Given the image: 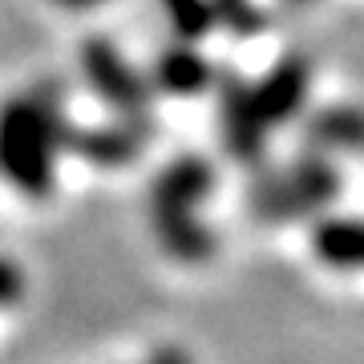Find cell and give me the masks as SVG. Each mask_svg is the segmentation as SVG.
Here are the masks:
<instances>
[{"label": "cell", "instance_id": "obj_1", "mask_svg": "<svg viewBox=\"0 0 364 364\" xmlns=\"http://www.w3.org/2000/svg\"><path fill=\"white\" fill-rule=\"evenodd\" d=\"M61 109L49 97H13L0 105V174L16 191L45 198L61 150Z\"/></svg>", "mask_w": 364, "mask_h": 364}, {"label": "cell", "instance_id": "obj_6", "mask_svg": "<svg viewBox=\"0 0 364 364\" xmlns=\"http://www.w3.org/2000/svg\"><path fill=\"white\" fill-rule=\"evenodd\" d=\"M61 150H77L97 166H117L130 162L142 150V117H126L122 126H105V130H77L61 122Z\"/></svg>", "mask_w": 364, "mask_h": 364}, {"label": "cell", "instance_id": "obj_2", "mask_svg": "<svg viewBox=\"0 0 364 364\" xmlns=\"http://www.w3.org/2000/svg\"><path fill=\"white\" fill-rule=\"evenodd\" d=\"M210 186H215V170L195 154L174 158L154 182V195H150L154 235L158 243L182 263H203L215 251L210 231L195 219V207L207 198Z\"/></svg>", "mask_w": 364, "mask_h": 364}, {"label": "cell", "instance_id": "obj_11", "mask_svg": "<svg viewBox=\"0 0 364 364\" xmlns=\"http://www.w3.org/2000/svg\"><path fill=\"white\" fill-rule=\"evenodd\" d=\"M162 4H166L170 25H174V33H178L182 41L207 37L210 28L219 25V21H215V9H210V0H162Z\"/></svg>", "mask_w": 364, "mask_h": 364}, {"label": "cell", "instance_id": "obj_5", "mask_svg": "<svg viewBox=\"0 0 364 364\" xmlns=\"http://www.w3.org/2000/svg\"><path fill=\"white\" fill-rule=\"evenodd\" d=\"M223 102V134H227V150H231L239 162H255L263 154V134H267V117L259 109V97H255V85L239 77H223L219 90Z\"/></svg>", "mask_w": 364, "mask_h": 364}, {"label": "cell", "instance_id": "obj_3", "mask_svg": "<svg viewBox=\"0 0 364 364\" xmlns=\"http://www.w3.org/2000/svg\"><path fill=\"white\" fill-rule=\"evenodd\" d=\"M340 191V174L332 170L324 154H304L299 162L284 170V174H272L267 182L255 186V210L263 219H296L304 210H316L332 203Z\"/></svg>", "mask_w": 364, "mask_h": 364}, {"label": "cell", "instance_id": "obj_13", "mask_svg": "<svg viewBox=\"0 0 364 364\" xmlns=\"http://www.w3.org/2000/svg\"><path fill=\"white\" fill-rule=\"evenodd\" d=\"M21 291H25V275H21V267L9 263V259H0V308L13 304V299H21Z\"/></svg>", "mask_w": 364, "mask_h": 364}, {"label": "cell", "instance_id": "obj_4", "mask_svg": "<svg viewBox=\"0 0 364 364\" xmlns=\"http://www.w3.org/2000/svg\"><path fill=\"white\" fill-rule=\"evenodd\" d=\"M81 65H85L90 85L102 93L109 105H117V114L146 117V109H150V90H146V81L134 73L130 61H126L105 37H90L81 45Z\"/></svg>", "mask_w": 364, "mask_h": 364}, {"label": "cell", "instance_id": "obj_9", "mask_svg": "<svg viewBox=\"0 0 364 364\" xmlns=\"http://www.w3.org/2000/svg\"><path fill=\"white\" fill-rule=\"evenodd\" d=\"M308 138L316 150H336V146L340 150H364V109L336 105V109L316 114L308 126Z\"/></svg>", "mask_w": 364, "mask_h": 364}, {"label": "cell", "instance_id": "obj_10", "mask_svg": "<svg viewBox=\"0 0 364 364\" xmlns=\"http://www.w3.org/2000/svg\"><path fill=\"white\" fill-rule=\"evenodd\" d=\"M154 81L166 93H198L210 81V65L191 45H170L154 65Z\"/></svg>", "mask_w": 364, "mask_h": 364}, {"label": "cell", "instance_id": "obj_12", "mask_svg": "<svg viewBox=\"0 0 364 364\" xmlns=\"http://www.w3.org/2000/svg\"><path fill=\"white\" fill-rule=\"evenodd\" d=\"M210 9H215V21L227 25L231 33H255L263 25L259 9L251 0H210Z\"/></svg>", "mask_w": 364, "mask_h": 364}, {"label": "cell", "instance_id": "obj_8", "mask_svg": "<svg viewBox=\"0 0 364 364\" xmlns=\"http://www.w3.org/2000/svg\"><path fill=\"white\" fill-rule=\"evenodd\" d=\"M312 247L328 267L356 272V267H364V223L360 219H324L312 235Z\"/></svg>", "mask_w": 364, "mask_h": 364}, {"label": "cell", "instance_id": "obj_7", "mask_svg": "<svg viewBox=\"0 0 364 364\" xmlns=\"http://www.w3.org/2000/svg\"><path fill=\"white\" fill-rule=\"evenodd\" d=\"M308 81H312L308 61H304V57H284V61L255 85V97H259L263 117L275 122V126L287 122V117L304 105V97H308Z\"/></svg>", "mask_w": 364, "mask_h": 364}, {"label": "cell", "instance_id": "obj_14", "mask_svg": "<svg viewBox=\"0 0 364 364\" xmlns=\"http://www.w3.org/2000/svg\"><path fill=\"white\" fill-rule=\"evenodd\" d=\"M57 4H69V9H81V4H97V0H57Z\"/></svg>", "mask_w": 364, "mask_h": 364}]
</instances>
